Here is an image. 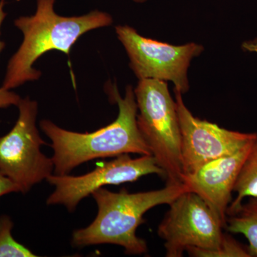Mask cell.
Returning a JSON list of instances; mask_svg holds the SVG:
<instances>
[{"instance_id": "obj_1", "label": "cell", "mask_w": 257, "mask_h": 257, "mask_svg": "<svg viewBox=\"0 0 257 257\" xmlns=\"http://www.w3.org/2000/svg\"><path fill=\"white\" fill-rule=\"evenodd\" d=\"M111 99L119 107L115 121L94 133H78L59 127L50 120H42L40 127L52 141L54 175H69L88 161L118 157L125 154L152 155L138 125V104L132 86L124 98L116 86L108 88Z\"/></svg>"}, {"instance_id": "obj_2", "label": "cell", "mask_w": 257, "mask_h": 257, "mask_svg": "<svg viewBox=\"0 0 257 257\" xmlns=\"http://www.w3.org/2000/svg\"><path fill=\"white\" fill-rule=\"evenodd\" d=\"M37 2L35 15L21 17L15 21L24 39L8 63L3 84L8 90L40 78L41 72L34 68L33 64L44 54L58 50L68 55L84 33L112 23L110 15L97 10L83 16L62 17L54 10L55 0Z\"/></svg>"}, {"instance_id": "obj_3", "label": "cell", "mask_w": 257, "mask_h": 257, "mask_svg": "<svg viewBox=\"0 0 257 257\" xmlns=\"http://www.w3.org/2000/svg\"><path fill=\"white\" fill-rule=\"evenodd\" d=\"M188 191L184 183L167 184L157 190L138 193L128 192L126 189L119 192L103 187L97 189L92 194L97 204V215L87 227L74 231L72 244L84 247L111 243L122 246L126 254H144L147 251V243L138 237L137 230L145 223V213L158 205H169Z\"/></svg>"}, {"instance_id": "obj_4", "label": "cell", "mask_w": 257, "mask_h": 257, "mask_svg": "<svg viewBox=\"0 0 257 257\" xmlns=\"http://www.w3.org/2000/svg\"><path fill=\"white\" fill-rule=\"evenodd\" d=\"M135 92L137 120L152 155L163 170L167 184L182 182L181 133L175 101L165 81L140 79Z\"/></svg>"}, {"instance_id": "obj_5", "label": "cell", "mask_w": 257, "mask_h": 257, "mask_svg": "<svg viewBox=\"0 0 257 257\" xmlns=\"http://www.w3.org/2000/svg\"><path fill=\"white\" fill-rule=\"evenodd\" d=\"M18 106L19 117L14 127L0 137V172L25 194L52 175L54 163L41 151L47 143L37 128V101L26 97Z\"/></svg>"}, {"instance_id": "obj_6", "label": "cell", "mask_w": 257, "mask_h": 257, "mask_svg": "<svg viewBox=\"0 0 257 257\" xmlns=\"http://www.w3.org/2000/svg\"><path fill=\"white\" fill-rule=\"evenodd\" d=\"M158 226L166 256L181 257L190 248L216 249L224 238V221L195 193L176 198Z\"/></svg>"}, {"instance_id": "obj_7", "label": "cell", "mask_w": 257, "mask_h": 257, "mask_svg": "<svg viewBox=\"0 0 257 257\" xmlns=\"http://www.w3.org/2000/svg\"><path fill=\"white\" fill-rule=\"evenodd\" d=\"M120 42L130 60V67L139 79L171 81L182 94L189 91L187 70L191 60L204 47L196 43L175 46L146 38L127 25L116 27Z\"/></svg>"}, {"instance_id": "obj_8", "label": "cell", "mask_w": 257, "mask_h": 257, "mask_svg": "<svg viewBox=\"0 0 257 257\" xmlns=\"http://www.w3.org/2000/svg\"><path fill=\"white\" fill-rule=\"evenodd\" d=\"M175 103L181 133L182 176L194 173L211 161L239 151L256 138V133H241L193 116L175 88Z\"/></svg>"}, {"instance_id": "obj_9", "label": "cell", "mask_w": 257, "mask_h": 257, "mask_svg": "<svg viewBox=\"0 0 257 257\" xmlns=\"http://www.w3.org/2000/svg\"><path fill=\"white\" fill-rule=\"evenodd\" d=\"M149 175L165 177V172L152 155L133 159L128 154L119 155L85 175L52 174L47 180L55 187V190L47 199V204H61L72 212L83 199L104 186L133 182Z\"/></svg>"}, {"instance_id": "obj_10", "label": "cell", "mask_w": 257, "mask_h": 257, "mask_svg": "<svg viewBox=\"0 0 257 257\" xmlns=\"http://www.w3.org/2000/svg\"><path fill=\"white\" fill-rule=\"evenodd\" d=\"M253 141L233 155L211 161L194 173L182 176V182L189 191L202 198L224 224L235 182Z\"/></svg>"}, {"instance_id": "obj_11", "label": "cell", "mask_w": 257, "mask_h": 257, "mask_svg": "<svg viewBox=\"0 0 257 257\" xmlns=\"http://www.w3.org/2000/svg\"><path fill=\"white\" fill-rule=\"evenodd\" d=\"M224 228L230 232L243 234L248 241L250 256L257 257V197H249L234 214L226 216Z\"/></svg>"}, {"instance_id": "obj_12", "label": "cell", "mask_w": 257, "mask_h": 257, "mask_svg": "<svg viewBox=\"0 0 257 257\" xmlns=\"http://www.w3.org/2000/svg\"><path fill=\"white\" fill-rule=\"evenodd\" d=\"M234 192L236 197L230 203L226 216L232 215L238 210L245 197H257V135L235 182Z\"/></svg>"}, {"instance_id": "obj_13", "label": "cell", "mask_w": 257, "mask_h": 257, "mask_svg": "<svg viewBox=\"0 0 257 257\" xmlns=\"http://www.w3.org/2000/svg\"><path fill=\"white\" fill-rule=\"evenodd\" d=\"M13 226L14 224L9 216H0V257L37 256L14 239L12 234Z\"/></svg>"}, {"instance_id": "obj_14", "label": "cell", "mask_w": 257, "mask_h": 257, "mask_svg": "<svg viewBox=\"0 0 257 257\" xmlns=\"http://www.w3.org/2000/svg\"><path fill=\"white\" fill-rule=\"evenodd\" d=\"M187 252L189 256L195 257H251L248 247H245L236 240L226 234L224 235L220 246L216 249L190 248L187 249Z\"/></svg>"}, {"instance_id": "obj_15", "label": "cell", "mask_w": 257, "mask_h": 257, "mask_svg": "<svg viewBox=\"0 0 257 257\" xmlns=\"http://www.w3.org/2000/svg\"><path fill=\"white\" fill-rule=\"evenodd\" d=\"M5 0L0 1V35H1L2 24L4 21L6 13L4 10ZM5 43L0 40V53L4 50ZM21 100V97L15 92H10V90L5 89L2 87L0 88V109L8 108L10 106H18Z\"/></svg>"}, {"instance_id": "obj_16", "label": "cell", "mask_w": 257, "mask_h": 257, "mask_svg": "<svg viewBox=\"0 0 257 257\" xmlns=\"http://www.w3.org/2000/svg\"><path fill=\"white\" fill-rule=\"evenodd\" d=\"M13 192H20L18 186L0 172V197Z\"/></svg>"}, {"instance_id": "obj_17", "label": "cell", "mask_w": 257, "mask_h": 257, "mask_svg": "<svg viewBox=\"0 0 257 257\" xmlns=\"http://www.w3.org/2000/svg\"><path fill=\"white\" fill-rule=\"evenodd\" d=\"M243 50L248 52H256L257 53V37L251 41L243 42L242 45Z\"/></svg>"}, {"instance_id": "obj_18", "label": "cell", "mask_w": 257, "mask_h": 257, "mask_svg": "<svg viewBox=\"0 0 257 257\" xmlns=\"http://www.w3.org/2000/svg\"><path fill=\"white\" fill-rule=\"evenodd\" d=\"M133 1L138 3H144L147 1V0H133Z\"/></svg>"}]
</instances>
